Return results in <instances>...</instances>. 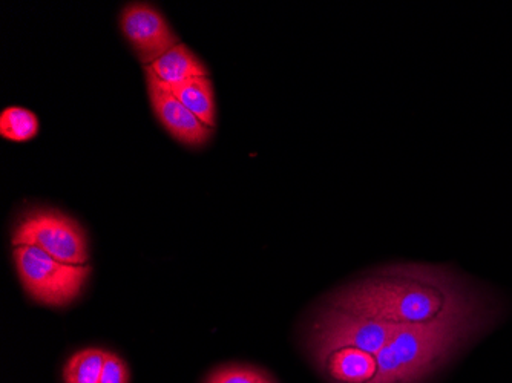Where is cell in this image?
Instances as JSON below:
<instances>
[{
    "instance_id": "obj_7",
    "label": "cell",
    "mask_w": 512,
    "mask_h": 383,
    "mask_svg": "<svg viewBox=\"0 0 512 383\" xmlns=\"http://www.w3.org/2000/svg\"><path fill=\"white\" fill-rule=\"evenodd\" d=\"M146 83H148L149 100L154 114L166 131L181 141L183 145L203 146L211 140L214 129L204 125L197 115L192 114L180 100L175 97L169 85L161 82L151 69L145 66Z\"/></svg>"
},
{
    "instance_id": "obj_9",
    "label": "cell",
    "mask_w": 512,
    "mask_h": 383,
    "mask_svg": "<svg viewBox=\"0 0 512 383\" xmlns=\"http://www.w3.org/2000/svg\"><path fill=\"white\" fill-rule=\"evenodd\" d=\"M146 68L151 69L161 82L171 86L188 82L195 77H209L206 66L183 43L175 45Z\"/></svg>"
},
{
    "instance_id": "obj_12",
    "label": "cell",
    "mask_w": 512,
    "mask_h": 383,
    "mask_svg": "<svg viewBox=\"0 0 512 383\" xmlns=\"http://www.w3.org/2000/svg\"><path fill=\"white\" fill-rule=\"evenodd\" d=\"M39 134V118L34 112L10 106L0 115V135L11 141L33 140Z\"/></svg>"
},
{
    "instance_id": "obj_6",
    "label": "cell",
    "mask_w": 512,
    "mask_h": 383,
    "mask_svg": "<svg viewBox=\"0 0 512 383\" xmlns=\"http://www.w3.org/2000/svg\"><path fill=\"white\" fill-rule=\"evenodd\" d=\"M120 27L146 66L180 43L165 16L149 4H129L123 8Z\"/></svg>"
},
{
    "instance_id": "obj_14",
    "label": "cell",
    "mask_w": 512,
    "mask_h": 383,
    "mask_svg": "<svg viewBox=\"0 0 512 383\" xmlns=\"http://www.w3.org/2000/svg\"><path fill=\"white\" fill-rule=\"evenodd\" d=\"M99 383H129V370L122 357L114 353H106L102 377Z\"/></svg>"
},
{
    "instance_id": "obj_4",
    "label": "cell",
    "mask_w": 512,
    "mask_h": 383,
    "mask_svg": "<svg viewBox=\"0 0 512 383\" xmlns=\"http://www.w3.org/2000/svg\"><path fill=\"white\" fill-rule=\"evenodd\" d=\"M13 256L25 292L34 301L51 307L71 304L82 293L91 275L89 264H66L39 247H14Z\"/></svg>"
},
{
    "instance_id": "obj_1",
    "label": "cell",
    "mask_w": 512,
    "mask_h": 383,
    "mask_svg": "<svg viewBox=\"0 0 512 383\" xmlns=\"http://www.w3.org/2000/svg\"><path fill=\"white\" fill-rule=\"evenodd\" d=\"M330 305L396 325H422L488 311L459 275L434 266L385 267L332 296Z\"/></svg>"
},
{
    "instance_id": "obj_13",
    "label": "cell",
    "mask_w": 512,
    "mask_h": 383,
    "mask_svg": "<svg viewBox=\"0 0 512 383\" xmlns=\"http://www.w3.org/2000/svg\"><path fill=\"white\" fill-rule=\"evenodd\" d=\"M204 383H276L275 379L261 368L252 365H226L212 371Z\"/></svg>"
},
{
    "instance_id": "obj_8",
    "label": "cell",
    "mask_w": 512,
    "mask_h": 383,
    "mask_svg": "<svg viewBox=\"0 0 512 383\" xmlns=\"http://www.w3.org/2000/svg\"><path fill=\"white\" fill-rule=\"evenodd\" d=\"M315 364L330 383H378V357L359 348L329 351Z\"/></svg>"
},
{
    "instance_id": "obj_10",
    "label": "cell",
    "mask_w": 512,
    "mask_h": 383,
    "mask_svg": "<svg viewBox=\"0 0 512 383\" xmlns=\"http://www.w3.org/2000/svg\"><path fill=\"white\" fill-rule=\"evenodd\" d=\"M169 88L192 114L200 118L204 125L212 129L217 126L214 85L209 77H195L188 82L169 85Z\"/></svg>"
},
{
    "instance_id": "obj_2",
    "label": "cell",
    "mask_w": 512,
    "mask_h": 383,
    "mask_svg": "<svg viewBox=\"0 0 512 383\" xmlns=\"http://www.w3.org/2000/svg\"><path fill=\"white\" fill-rule=\"evenodd\" d=\"M491 310L433 324L401 325L376 354L378 383H422L490 324Z\"/></svg>"
},
{
    "instance_id": "obj_3",
    "label": "cell",
    "mask_w": 512,
    "mask_h": 383,
    "mask_svg": "<svg viewBox=\"0 0 512 383\" xmlns=\"http://www.w3.org/2000/svg\"><path fill=\"white\" fill-rule=\"evenodd\" d=\"M401 325L370 318L356 311L327 304L310 324L309 350L312 359L338 348H359L378 354Z\"/></svg>"
},
{
    "instance_id": "obj_5",
    "label": "cell",
    "mask_w": 512,
    "mask_h": 383,
    "mask_svg": "<svg viewBox=\"0 0 512 383\" xmlns=\"http://www.w3.org/2000/svg\"><path fill=\"white\" fill-rule=\"evenodd\" d=\"M13 247L34 246L74 266L88 264V241L73 218L54 210H33L17 224L11 239Z\"/></svg>"
},
{
    "instance_id": "obj_11",
    "label": "cell",
    "mask_w": 512,
    "mask_h": 383,
    "mask_svg": "<svg viewBox=\"0 0 512 383\" xmlns=\"http://www.w3.org/2000/svg\"><path fill=\"white\" fill-rule=\"evenodd\" d=\"M108 351L86 348L69 357L63 368L65 383H99Z\"/></svg>"
}]
</instances>
